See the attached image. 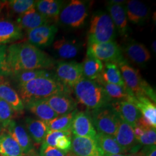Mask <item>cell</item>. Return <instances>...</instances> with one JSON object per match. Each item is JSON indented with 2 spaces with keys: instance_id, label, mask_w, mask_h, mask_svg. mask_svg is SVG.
<instances>
[{
  "instance_id": "52a82bcc",
  "label": "cell",
  "mask_w": 156,
  "mask_h": 156,
  "mask_svg": "<svg viewBox=\"0 0 156 156\" xmlns=\"http://www.w3.org/2000/svg\"><path fill=\"white\" fill-rule=\"evenodd\" d=\"M97 133L115 136L117 131L119 117L110 103L89 112Z\"/></svg>"
},
{
  "instance_id": "7c38bea8",
  "label": "cell",
  "mask_w": 156,
  "mask_h": 156,
  "mask_svg": "<svg viewBox=\"0 0 156 156\" xmlns=\"http://www.w3.org/2000/svg\"><path fill=\"white\" fill-rule=\"evenodd\" d=\"M71 131L73 135L92 139H95L97 135L87 112L77 111L73 119Z\"/></svg>"
},
{
  "instance_id": "4316f807",
  "label": "cell",
  "mask_w": 156,
  "mask_h": 156,
  "mask_svg": "<svg viewBox=\"0 0 156 156\" xmlns=\"http://www.w3.org/2000/svg\"><path fill=\"white\" fill-rule=\"evenodd\" d=\"M0 98L9 105L15 112H22L24 106L20 96L7 82L0 84Z\"/></svg>"
},
{
  "instance_id": "681fc988",
  "label": "cell",
  "mask_w": 156,
  "mask_h": 156,
  "mask_svg": "<svg viewBox=\"0 0 156 156\" xmlns=\"http://www.w3.org/2000/svg\"><path fill=\"white\" fill-rule=\"evenodd\" d=\"M30 156H39V154H38V153H37L35 151H33L30 155Z\"/></svg>"
},
{
  "instance_id": "9a60e30c",
  "label": "cell",
  "mask_w": 156,
  "mask_h": 156,
  "mask_svg": "<svg viewBox=\"0 0 156 156\" xmlns=\"http://www.w3.org/2000/svg\"><path fill=\"white\" fill-rule=\"evenodd\" d=\"M4 129L20 146L23 154L30 156L34 151L31 139L26 129L22 125L13 119Z\"/></svg>"
},
{
  "instance_id": "7a4b0ae2",
  "label": "cell",
  "mask_w": 156,
  "mask_h": 156,
  "mask_svg": "<svg viewBox=\"0 0 156 156\" xmlns=\"http://www.w3.org/2000/svg\"><path fill=\"white\" fill-rule=\"evenodd\" d=\"M18 93L23 104L42 100L59 93L70 94V88L58 80L56 75L41 77L24 83L19 84Z\"/></svg>"
},
{
  "instance_id": "c3c4849f",
  "label": "cell",
  "mask_w": 156,
  "mask_h": 156,
  "mask_svg": "<svg viewBox=\"0 0 156 156\" xmlns=\"http://www.w3.org/2000/svg\"><path fill=\"white\" fill-rule=\"evenodd\" d=\"M5 81V79H4V77H2V76H0V84L2 83H4Z\"/></svg>"
},
{
  "instance_id": "5bb4252c",
  "label": "cell",
  "mask_w": 156,
  "mask_h": 156,
  "mask_svg": "<svg viewBox=\"0 0 156 156\" xmlns=\"http://www.w3.org/2000/svg\"><path fill=\"white\" fill-rule=\"evenodd\" d=\"M71 152L78 156H104L95 139L72 135Z\"/></svg>"
},
{
  "instance_id": "6da1fadb",
  "label": "cell",
  "mask_w": 156,
  "mask_h": 156,
  "mask_svg": "<svg viewBox=\"0 0 156 156\" xmlns=\"http://www.w3.org/2000/svg\"><path fill=\"white\" fill-rule=\"evenodd\" d=\"M7 62L12 73L24 70L48 69L56 64L49 55L28 42L8 46Z\"/></svg>"
},
{
  "instance_id": "3957f363",
  "label": "cell",
  "mask_w": 156,
  "mask_h": 156,
  "mask_svg": "<svg viewBox=\"0 0 156 156\" xmlns=\"http://www.w3.org/2000/svg\"><path fill=\"white\" fill-rule=\"evenodd\" d=\"M73 90L78 102L90 111L106 105L112 101L103 87L95 80L83 77Z\"/></svg>"
},
{
  "instance_id": "7402d4cb",
  "label": "cell",
  "mask_w": 156,
  "mask_h": 156,
  "mask_svg": "<svg viewBox=\"0 0 156 156\" xmlns=\"http://www.w3.org/2000/svg\"><path fill=\"white\" fill-rule=\"evenodd\" d=\"M109 15L120 35L126 36L128 31V19L124 4H108Z\"/></svg>"
},
{
  "instance_id": "2e32d148",
  "label": "cell",
  "mask_w": 156,
  "mask_h": 156,
  "mask_svg": "<svg viewBox=\"0 0 156 156\" xmlns=\"http://www.w3.org/2000/svg\"><path fill=\"white\" fill-rule=\"evenodd\" d=\"M140 110L142 117L148 126L156 128V104L146 96L135 97L130 95L127 100Z\"/></svg>"
},
{
  "instance_id": "8d00e7d4",
  "label": "cell",
  "mask_w": 156,
  "mask_h": 156,
  "mask_svg": "<svg viewBox=\"0 0 156 156\" xmlns=\"http://www.w3.org/2000/svg\"><path fill=\"white\" fill-rule=\"evenodd\" d=\"M7 48L6 45L0 44V76H11V70L7 62Z\"/></svg>"
},
{
  "instance_id": "816d5d0a",
  "label": "cell",
  "mask_w": 156,
  "mask_h": 156,
  "mask_svg": "<svg viewBox=\"0 0 156 156\" xmlns=\"http://www.w3.org/2000/svg\"><path fill=\"white\" fill-rule=\"evenodd\" d=\"M2 8V3L1 2V1H0V12L1 11Z\"/></svg>"
},
{
  "instance_id": "cb8c5ba5",
  "label": "cell",
  "mask_w": 156,
  "mask_h": 156,
  "mask_svg": "<svg viewBox=\"0 0 156 156\" xmlns=\"http://www.w3.org/2000/svg\"><path fill=\"white\" fill-rule=\"evenodd\" d=\"M25 124L31 139L33 140L37 145L42 144L49 132L45 122L27 117L25 119Z\"/></svg>"
},
{
  "instance_id": "4fadbf2b",
  "label": "cell",
  "mask_w": 156,
  "mask_h": 156,
  "mask_svg": "<svg viewBox=\"0 0 156 156\" xmlns=\"http://www.w3.org/2000/svg\"><path fill=\"white\" fill-rule=\"evenodd\" d=\"M110 104L120 119L133 128L136 126L142 114L133 103L126 100H115L111 101Z\"/></svg>"
},
{
  "instance_id": "603a6c76",
  "label": "cell",
  "mask_w": 156,
  "mask_h": 156,
  "mask_svg": "<svg viewBox=\"0 0 156 156\" xmlns=\"http://www.w3.org/2000/svg\"><path fill=\"white\" fill-rule=\"evenodd\" d=\"M63 4L64 2L60 0H39L36 1L35 9L50 21L57 22Z\"/></svg>"
},
{
  "instance_id": "f6af8a7d",
  "label": "cell",
  "mask_w": 156,
  "mask_h": 156,
  "mask_svg": "<svg viewBox=\"0 0 156 156\" xmlns=\"http://www.w3.org/2000/svg\"><path fill=\"white\" fill-rule=\"evenodd\" d=\"M156 40H154L153 42V43H152V44H151V48H152V50L154 52V53H156Z\"/></svg>"
},
{
  "instance_id": "f5cc1de1",
  "label": "cell",
  "mask_w": 156,
  "mask_h": 156,
  "mask_svg": "<svg viewBox=\"0 0 156 156\" xmlns=\"http://www.w3.org/2000/svg\"><path fill=\"white\" fill-rule=\"evenodd\" d=\"M3 129H3V128L2 127V126L0 125V133H1V132H2V131H3Z\"/></svg>"
},
{
  "instance_id": "44dd1931",
  "label": "cell",
  "mask_w": 156,
  "mask_h": 156,
  "mask_svg": "<svg viewBox=\"0 0 156 156\" xmlns=\"http://www.w3.org/2000/svg\"><path fill=\"white\" fill-rule=\"evenodd\" d=\"M50 20L40 14L35 8L20 15L17 18L15 23L23 30L27 31L42 26L49 24Z\"/></svg>"
},
{
  "instance_id": "ba28073f",
  "label": "cell",
  "mask_w": 156,
  "mask_h": 156,
  "mask_svg": "<svg viewBox=\"0 0 156 156\" xmlns=\"http://www.w3.org/2000/svg\"><path fill=\"white\" fill-rule=\"evenodd\" d=\"M87 54L105 62L117 64L124 59L122 49L115 41L101 44H88Z\"/></svg>"
},
{
  "instance_id": "f35d334b",
  "label": "cell",
  "mask_w": 156,
  "mask_h": 156,
  "mask_svg": "<svg viewBox=\"0 0 156 156\" xmlns=\"http://www.w3.org/2000/svg\"><path fill=\"white\" fill-rule=\"evenodd\" d=\"M143 129L144 130V134L137 140L140 144L145 146L156 145V128L151 127Z\"/></svg>"
},
{
  "instance_id": "b9f144b4",
  "label": "cell",
  "mask_w": 156,
  "mask_h": 156,
  "mask_svg": "<svg viewBox=\"0 0 156 156\" xmlns=\"http://www.w3.org/2000/svg\"><path fill=\"white\" fill-rule=\"evenodd\" d=\"M140 152L142 156H156V145L145 146Z\"/></svg>"
},
{
  "instance_id": "ac0fdd59",
  "label": "cell",
  "mask_w": 156,
  "mask_h": 156,
  "mask_svg": "<svg viewBox=\"0 0 156 156\" xmlns=\"http://www.w3.org/2000/svg\"><path fill=\"white\" fill-rule=\"evenodd\" d=\"M121 49L127 58L139 66H144L151 59V53L147 48L135 41L127 42Z\"/></svg>"
},
{
  "instance_id": "74e56055",
  "label": "cell",
  "mask_w": 156,
  "mask_h": 156,
  "mask_svg": "<svg viewBox=\"0 0 156 156\" xmlns=\"http://www.w3.org/2000/svg\"><path fill=\"white\" fill-rule=\"evenodd\" d=\"M71 131H50L47 134L44 142L41 144V147H45L46 146H51L56 147L57 139L63 135H71Z\"/></svg>"
},
{
  "instance_id": "ab89813d",
  "label": "cell",
  "mask_w": 156,
  "mask_h": 156,
  "mask_svg": "<svg viewBox=\"0 0 156 156\" xmlns=\"http://www.w3.org/2000/svg\"><path fill=\"white\" fill-rule=\"evenodd\" d=\"M72 135H63L58 137L56 142V147L59 150L68 153L71 151L72 147Z\"/></svg>"
},
{
  "instance_id": "1f68e13d",
  "label": "cell",
  "mask_w": 156,
  "mask_h": 156,
  "mask_svg": "<svg viewBox=\"0 0 156 156\" xmlns=\"http://www.w3.org/2000/svg\"><path fill=\"white\" fill-rule=\"evenodd\" d=\"M77 111L76 109L68 114L58 116L50 121L45 122L49 131H71L73 119Z\"/></svg>"
},
{
  "instance_id": "9c48e42d",
  "label": "cell",
  "mask_w": 156,
  "mask_h": 156,
  "mask_svg": "<svg viewBox=\"0 0 156 156\" xmlns=\"http://www.w3.org/2000/svg\"><path fill=\"white\" fill-rule=\"evenodd\" d=\"M55 75L62 83L73 88L82 78V64L78 62H59L56 63Z\"/></svg>"
},
{
  "instance_id": "7dc6e473",
  "label": "cell",
  "mask_w": 156,
  "mask_h": 156,
  "mask_svg": "<svg viewBox=\"0 0 156 156\" xmlns=\"http://www.w3.org/2000/svg\"><path fill=\"white\" fill-rule=\"evenodd\" d=\"M127 156H140V151L136 153H129Z\"/></svg>"
},
{
  "instance_id": "836d02e7",
  "label": "cell",
  "mask_w": 156,
  "mask_h": 156,
  "mask_svg": "<svg viewBox=\"0 0 156 156\" xmlns=\"http://www.w3.org/2000/svg\"><path fill=\"white\" fill-rule=\"evenodd\" d=\"M55 75L54 73H50L47 69H32L24 70L13 73L11 76L19 84L24 83L34 79Z\"/></svg>"
},
{
  "instance_id": "d4e9b609",
  "label": "cell",
  "mask_w": 156,
  "mask_h": 156,
  "mask_svg": "<svg viewBox=\"0 0 156 156\" xmlns=\"http://www.w3.org/2000/svg\"><path fill=\"white\" fill-rule=\"evenodd\" d=\"M56 55L62 59H71L77 56L80 45L75 40L62 38L56 41L53 45Z\"/></svg>"
},
{
  "instance_id": "f1b7e54d",
  "label": "cell",
  "mask_w": 156,
  "mask_h": 156,
  "mask_svg": "<svg viewBox=\"0 0 156 156\" xmlns=\"http://www.w3.org/2000/svg\"><path fill=\"white\" fill-rule=\"evenodd\" d=\"M20 146L11 136L2 131L0 133V156H23Z\"/></svg>"
},
{
  "instance_id": "277c9868",
  "label": "cell",
  "mask_w": 156,
  "mask_h": 156,
  "mask_svg": "<svg viewBox=\"0 0 156 156\" xmlns=\"http://www.w3.org/2000/svg\"><path fill=\"white\" fill-rule=\"evenodd\" d=\"M128 91L135 97L146 96L156 104V93L146 81L143 79L138 69L129 66L124 58L117 64Z\"/></svg>"
},
{
  "instance_id": "e0dca14e",
  "label": "cell",
  "mask_w": 156,
  "mask_h": 156,
  "mask_svg": "<svg viewBox=\"0 0 156 156\" xmlns=\"http://www.w3.org/2000/svg\"><path fill=\"white\" fill-rule=\"evenodd\" d=\"M43 100L45 101L58 116L68 114L76 109V102L68 93L53 95Z\"/></svg>"
},
{
  "instance_id": "e575fe53",
  "label": "cell",
  "mask_w": 156,
  "mask_h": 156,
  "mask_svg": "<svg viewBox=\"0 0 156 156\" xmlns=\"http://www.w3.org/2000/svg\"><path fill=\"white\" fill-rule=\"evenodd\" d=\"M36 1L33 0H11L7 1L8 11L19 16L35 8Z\"/></svg>"
},
{
  "instance_id": "83f0119b",
  "label": "cell",
  "mask_w": 156,
  "mask_h": 156,
  "mask_svg": "<svg viewBox=\"0 0 156 156\" xmlns=\"http://www.w3.org/2000/svg\"><path fill=\"white\" fill-rule=\"evenodd\" d=\"M95 140L104 155L127 154L119 145L114 136L97 133Z\"/></svg>"
},
{
  "instance_id": "60d3db41",
  "label": "cell",
  "mask_w": 156,
  "mask_h": 156,
  "mask_svg": "<svg viewBox=\"0 0 156 156\" xmlns=\"http://www.w3.org/2000/svg\"><path fill=\"white\" fill-rule=\"evenodd\" d=\"M40 156H67V153L59 150L58 149L51 147L46 146L45 147H41L39 151Z\"/></svg>"
},
{
  "instance_id": "7bdbcfd3",
  "label": "cell",
  "mask_w": 156,
  "mask_h": 156,
  "mask_svg": "<svg viewBox=\"0 0 156 156\" xmlns=\"http://www.w3.org/2000/svg\"><path fill=\"white\" fill-rule=\"evenodd\" d=\"M134 129V133L135 136V138L138 140L144 134V130L142 128H140L139 127H135Z\"/></svg>"
},
{
  "instance_id": "bcb514c9",
  "label": "cell",
  "mask_w": 156,
  "mask_h": 156,
  "mask_svg": "<svg viewBox=\"0 0 156 156\" xmlns=\"http://www.w3.org/2000/svg\"><path fill=\"white\" fill-rule=\"evenodd\" d=\"M128 154H112V155H105L104 156H127Z\"/></svg>"
},
{
  "instance_id": "484cf974",
  "label": "cell",
  "mask_w": 156,
  "mask_h": 156,
  "mask_svg": "<svg viewBox=\"0 0 156 156\" xmlns=\"http://www.w3.org/2000/svg\"><path fill=\"white\" fill-rule=\"evenodd\" d=\"M26 109L33 113L40 120L48 122L58 116L45 101H34L24 105Z\"/></svg>"
},
{
  "instance_id": "f907efd6",
  "label": "cell",
  "mask_w": 156,
  "mask_h": 156,
  "mask_svg": "<svg viewBox=\"0 0 156 156\" xmlns=\"http://www.w3.org/2000/svg\"><path fill=\"white\" fill-rule=\"evenodd\" d=\"M67 156H76V154H73V152H71V151H70V152H69L68 153H67Z\"/></svg>"
},
{
  "instance_id": "4dcf8cb0",
  "label": "cell",
  "mask_w": 156,
  "mask_h": 156,
  "mask_svg": "<svg viewBox=\"0 0 156 156\" xmlns=\"http://www.w3.org/2000/svg\"><path fill=\"white\" fill-rule=\"evenodd\" d=\"M82 64L83 77L90 80H96L98 78L104 66L101 61L87 54Z\"/></svg>"
},
{
  "instance_id": "d590c367",
  "label": "cell",
  "mask_w": 156,
  "mask_h": 156,
  "mask_svg": "<svg viewBox=\"0 0 156 156\" xmlns=\"http://www.w3.org/2000/svg\"><path fill=\"white\" fill-rule=\"evenodd\" d=\"M15 112L5 101L0 98V125L5 128L13 120Z\"/></svg>"
},
{
  "instance_id": "db71d44e",
  "label": "cell",
  "mask_w": 156,
  "mask_h": 156,
  "mask_svg": "<svg viewBox=\"0 0 156 156\" xmlns=\"http://www.w3.org/2000/svg\"><path fill=\"white\" fill-rule=\"evenodd\" d=\"M140 156H141V154H140Z\"/></svg>"
},
{
  "instance_id": "ee69618b",
  "label": "cell",
  "mask_w": 156,
  "mask_h": 156,
  "mask_svg": "<svg viewBox=\"0 0 156 156\" xmlns=\"http://www.w3.org/2000/svg\"><path fill=\"white\" fill-rule=\"evenodd\" d=\"M126 3V1H122V0H112L108 2V4H124Z\"/></svg>"
},
{
  "instance_id": "d6a6232c",
  "label": "cell",
  "mask_w": 156,
  "mask_h": 156,
  "mask_svg": "<svg viewBox=\"0 0 156 156\" xmlns=\"http://www.w3.org/2000/svg\"><path fill=\"white\" fill-rule=\"evenodd\" d=\"M96 81L103 87L106 94L112 101L127 100L130 95H134L128 91L126 86H122L115 84L109 83L104 82L99 78H97Z\"/></svg>"
},
{
  "instance_id": "8fae6325",
  "label": "cell",
  "mask_w": 156,
  "mask_h": 156,
  "mask_svg": "<svg viewBox=\"0 0 156 156\" xmlns=\"http://www.w3.org/2000/svg\"><path fill=\"white\" fill-rule=\"evenodd\" d=\"M58 28L54 24H46L27 31L28 42L35 47L46 48L54 41Z\"/></svg>"
},
{
  "instance_id": "5b68a950",
  "label": "cell",
  "mask_w": 156,
  "mask_h": 156,
  "mask_svg": "<svg viewBox=\"0 0 156 156\" xmlns=\"http://www.w3.org/2000/svg\"><path fill=\"white\" fill-rule=\"evenodd\" d=\"M116 28L110 15L97 11L93 15L88 33V44H101L114 41Z\"/></svg>"
},
{
  "instance_id": "ffe728a7",
  "label": "cell",
  "mask_w": 156,
  "mask_h": 156,
  "mask_svg": "<svg viewBox=\"0 0 156 156\" xmlns=\"http://www.w3.org/2000/svg\"><path fill=\"white\" fill-rule=\"evenodd\" d=\"M23 38L22 28L8 19H0V44L13 43Z\"/></svg>"
},
{
  "instance_id": "f546056e",
  "label": "cell",
  "mask_w": 156,
  "mask_h": 156,
  "mask_svg": "<svg viewBox=\"0 0 156 156\" xmlns=\"http://www.w3.org/2000/svg\"><path fill=\"white\" fill-rule=\"evenodd\" d=\"M98 78L109 83L125 86L120 70L115 62H106Z\"/></svg>"
},
{
  "instance_id": "30bf717a",
  "label": "cell",
  "mask_w": 156,
  "mask_h": 156,
  "mask_svg": "<svg viewBox=\"0 0 156 156\" xmlns=\"http://www.w3.org/2000/svg\"><path fill=\"white\" fill-rule=\"evenodd\" d=\"M114 136L119 145L126 153L128 152L129 153H138L142 146L135 138L134 129L120 118L117 131Z\"/></svg>"
},
{
  "instance_id": "d6986e66",
  "label": "cell",
  "mask_w": 156,
  "mask_h": 156,
  "mask_svg": "<svg viewBox=\"0 0 156 156\" xmlns=\"http://www.w3.org/2000/svg\"><path fill=\"white\" fill-rule=\"evenodd\" d=\"M126 10L127 19L134 24H142L149 19L150 9L142 2L137 0L126 1Z\"/></svg>"
},
{
  "instance_id": "8992f818",
  "label": "cell",
  "mask_w": 156,
  "mask_h": 156,
  "mask_svg": "<svg viewBox=\"0 0 156 156\" xmlns=\"http://www.w3.org/2000/svg\"><path fill=\"white\" fill-rule=\"evenodd\" d=\"M89 4L85 1H71L62 8L57 21L70 28L81 27L89 15Z\"/></svg>"
}]
</instances>
